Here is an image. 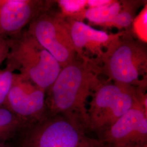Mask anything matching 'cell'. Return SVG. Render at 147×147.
<instances>
[{
    "label": "cell",
    "instance_id": "obj_2",
    "mask_svg": "<svg viewBox=\"0 0 147 147\" xmlns=\"http://www.w3.org/2000/svg\"><path fill=\"white\" fill-rule=\"evenodd\" d=\"M10 39L6 67L47 92L58 77L62 68L50 53L28 31Z\"/></svg>",
    "mask_w": 147,
    "mask_h": 147
},
{
    "label": "cell",
    "instance_id": "obj_20",
    "mask_svg": "<svg viewBox=\"0 0 147 147\" xmlns=\"http://www.w3.org/2000/svg\"><path fill=\"white\" fill-rule=\"evenodd\" d=\"M135 147H147V144H143V145H140V146H138Z\"/></svg>",
    "mask_w": 147,
    "mask_h": 147
},
{
    "label": "cell",
    "instance_id": "obj_19",
    "mask_svg": "<svg viewBox=\"0 0 147 147\" xmlns=\"http://www.w3.org/2000/svg\"><path fill=\"white\" fill-rule=\"evenodd\" d=\"M0 147H16L9 141H5L0 139Z\"/></svg>",
    "mask_w": 147,
    "mask_h": 147
},
{
    "label": "cell",
    "instance_id": "obj_7",
    "mask_svg": "<svg viewBox=\"0 0 147 147\" xmlns=\"http://www.w3.org/2000/svg\"><path fill=\"white\" fill-rule=\"evenodd\" d=\"M106 147H135L147 144V109L137 100L101 134Z\"/></svg>",
    "mask_w": 147,
    "mask_h": 147
},
{
    "label": "cell",
    "instance_id": "obj_11",
    "mask_svg": "<svg viewBox=\"0 0 147 147\" xmlns=\"http://www.w3.org/2000/svg\"><path fill=\"white\" fill-rule=\"evenodd\" d=\"M29 123L16 115L5 107H0V139L11 142L30 125Z\"/></svg>",
    "mask_w": 147,
    "mask_h": 147
},
{
    "label": "cell",
    "instance_id": "obj_4",
    "mask_svg": "<svg viewBox=\"0 0 147 147\" xmlns=\"http://www.w3.org/2000/svg\"><path fill=\"white\" fill-rule=\"evenodd\" d=\"M138 100L139 94L132 86L115 83L99 87L87 110L89 129L101 134Z\"/></svg>",
    "mask_w": 147,
    "mask_h": 147
},
{
    "label": "cell",
    "instance_id": "obj_12",
    "mask_svg": "<svg viewBox=\"0 0 147 147\" xmlns=\"http://www.w3.org/2000/svg\"><path fill=\"white\" fill-rule=\"evenodd\" d=\"M121 3L111 2L99 7H90L85 12V16L89 21L97 24H109L121 10Z\"/></svg>",
    "mask_w": 147,
    "mask_h": 147
},
{
    "label": "cell",
    "instance_id": "obj_17",
    "mask_svg": "<svg viewBox=\"0 0 147 147\" xmlns=\"http://www.w3.org/2000/svg\"><path fill=\"white\" fill-rule=\"evenodd\" d=\"M9 38L0 37V65L6 59L10 50Z\"/></svg>",
    "mask_w": 147,
    "mask_h": 147
},
{
    "label": "cell",
    "instance_id": "obj_15",
    "mask_svg": "<svg viewBox=\"0 0 147 147\" xmlns=\"http://www.w3.org/2000/svg\"><path fill=\"white\" fill-rule=\"evenodd\" d=\"M58 2L63 11L69 13L78 12L87 5V1L84 0H61Z\"/></svg>",
    "mask_w": 147,
    "mask_h": 147
},
{
    "label": "cell",
    "instance_id": "obj_16",
    "mask_svg": "<svg viewBox=\"0 0 147 147\" xmlns=\"http://www.w3.org/2000/svg\"><path fill=\"white\" fill-rule=\"evenodd\" d=\"M133 16L130 11L127 10L124 11H121V10L119 13L108 25L119 27H126L131 24Z\"/></svg>",
    "mask_w": 147,
    "mask_h": 147
},
{
    "label": "cell",
    "instance_id": "obj_18",
    "mask_svg": "<svg viewBox=\"0 0 147 147\" xmlns=\"http://www.w3.org/2000/svg\"><path fill=\"white\" fill-rule=\"evenodd\" d=\"M112 1L109 0H89L87 1V5L90 7H99L110 3Z\"/></svg>",
    "mask_w": 147,
    "mask_h": 147
},
{
    "label": "cell",
    "instance_id": "obj_8",
    "mask_svg": "<svg viewBox=\"0 0 147 147\" xmlns=\"http://www.w3.org/2000/svg\"><path fill=\"white\" fill-rule=\"evenodd\" d=\"M146 65L147 53L144 47L131 39H125L112 51L106 67L116 84L132 86L140 81Z\"/></svg>",
    "mask_w": 147,
    "mask_h": 147
},
{
    "label": "cell",
    "instance_id": "obj_13",
    "mask_svg": "<svg viewBox=\"0 0 147 147\" xmlns=\"http://www.w3.org/2000/svg\"><path fill=\"white\" fill-rule=\"evenodd\" d=\"M14 73L7 67L0 69V107L3 106L5 102L13 82Z\"/></svg>",
    "mask_w": 147,
    "mask_h": 147
},
{
    "label": "cell",
    "instance_id": "obj_9",
    "mask_svg": "<svg viewBox=\"0 0 147 147\" xmlns=\"http://www.w3.org/2000/svg\"><path fill=\"white\" fill-rule=\"evenodd\" d=\"M48 2L34 0H0V37L11 38L47 11Z\"/></svg>",
    "mask_w": 147,
    "mask_h": 147
},
{
    "label": "cell",
    "instance_id": "obj_3",
    "mask_svg": "<svg viewBox=\"0 0 147 147\" xmlns=\"http://www.w3.org/2000/svg\"><path fill=\"white\" fill-rule=\"evenodd\" d=\"M16 147H106L86 135L77 123L60 115H48L26 126L16 139Z\"/></svg>",
    "mask_w": 147,
    "mask_h": 147
},
{
    "label": "cell",
    "instance_id": "obj_5",
    "mask_svg": "<svg viewBox=\"0 0 147 147\" xmlns=\"http://www.w3.org/2000/svg\"><path fill=\"white\" fill-rule=\"evenodd\" d=\"M28 32L55 58L62 68L75 61V49L68 25L47 11L30 24Z\"/></svg>",
    "mask_w": 147,
    "mask_h": 147
},
{
    "label": "cell",
    "instance_id": "obj_6",
    "mask_svg": "<svg viewBox=\"0 0 147 147\" xmlns=\"http://www.w3.org/2000/svg\"><path fill=\"white\" fill-rule=\"evenodd\" d=\"M45 93L20 74L14 73L3 107L30 124L36 123L49 115Z\"/></svg>",
    "mask_w": 147,
    "mask_h": 147
},
{
    "label": "cell",
    "instance_id": "obj_10",
    "mask_svg": "<svg viewBox=\"0 0 147 147\" xmlns=\"http://www.w3.org/2000/svg\"><path fill=\"white\" fill-rule=\"evenodd\" d=\"M68 25L76 52L88 45L99 46L110 39V36L105 32L95 29L82 21H74Z\"/></svg>",
    "mask_w": 147,
    "mask_h": 147
},
{
    "label": "cell",
    "instance_id": "obj_14",
    "mask_svg": "<svg viewBox=\"0 0 147 147\" xmlns=\"http://www.w3.org/2000/svg\"><path fill=\"white\" fill-rule=\"evenodd\" d=\"M147 8L144 9L135 21V30L137 35L142 40H147Z\"/></svg>",
    "mask_w": 147,
    "mask_h": 147
},
{
    "label": "cell",
    "instance_id": "obj_1",
    "mask_svg": "<svg viewBox=\"0 0 147 147\" xmlns=\"http://www.w3.org/2000/svg\"><path fill=\"white\" fill-rule=\"evenodd\" d=\"M94 81L93 74L75 60L62 68L47 90L48 114L62 115L84 130L89 128L86 102Z\"/></svg>",
    "mask_w": 147,
    "mask_h": 147
}]
</instances>
